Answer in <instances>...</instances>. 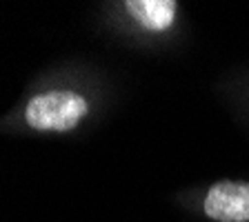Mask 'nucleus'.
I'll list each match as a JSON object with an SVG mask.
<instances>
[{"mask_svg": "<svg viewBox=\"0 0 249 222\" xmlns=\"http://www.w3.org/2000/svg\"><path fill=\"white\" fill-rule=\"evenodd\" d=\"M87 114V100L73 91H52L34 96L25 118L38 131H69Z\"/></svg>", "mask_w": 249, "mask_h": 222, "instance_id": "f257e3e1", "label": "nucleus"}, {"mask_svg": "<svg viewBox=\"0 0 249 222\" xmlns=\"http://www.w3.org/2000/svg\"><path fill=\"white\" fill-rule=\"evenodd\" d=\"M127 11L147 29L162 31L176 18V2L174 0H127Z\"/></svg>", "mask_w": 249, "mask_h": 222, "instance_id": "7ed1b4c3", "label": "nucleus"}, {"mask_svg": "<svg viewBox=\"0 0 249 222\" xmlns=\"http://www.w3.org/2000/svg\"><path fill=\"white\" fill-rule=\"evenodd\" d=\"M205 213L216 222H247L249 182H216L205 198Z\"/></svg>", "mask_w": 249, "mask_h": 222, "instance_id": "f03ea898", "label": "nucleus"}]
</instances>
